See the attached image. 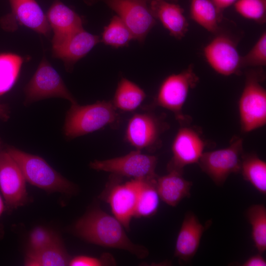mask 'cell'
I'll return each instance as SVG.
<instances>
[{
	"label": "cell",
	"mask_w": 266,
	"mask_h": 266,
	"mask_svg": "<svg viewBox=\"0 0 266 266\" xmlns=\"http://www.w3.org/2000/svg\"><path fill=\"white\" fill-rule=\"evenodd\" d=\"M191 19L208 32L215 33L222 18L220 10L211 0H191Z\"/></svg>",
	"instance_id": "cell-23"
},
{
	"label": "cell",
	"mask_w": 266,
	"mask_h": 266,
	"mask_svg": "<svg viewBox=\"0 0 266 266\" xmlns=\"http://www.w3.org/2000/svg\"><path fill=\"white\" fill-rule=\"evenodd\" d=\"M114 11L139 42L155 25L156 19L150 7L151 0H102Z\"/></svg>",
	"instance_id": "cell-8"
},
{
	"label": "cell",
	"mask_w": 266,
	"mask_h": 266,
	"mask_svg": "<svg viewBox=\"0 0 266 266\" xmlns=\"http://www.w3.org/2000/svg\"><path fill=\"white\" fill-rule=\"evenodd\" d=\"M115 260L109 254H104L101 258L87 256H77L70 260V266H102L115 264Z\"/></svg>",
	"instance_id": "cell-32"
},
{
	"label": "cell",
	"mask_w": 266,
	"mask_h": 266,
	"mask_svg": "<svg viewBox=\"0 0 266 266\" xmlns=\"http://www.w3.org/2000/svg\"><path fill=\"white\" fill-rule=\"evenodd\" d=\"M133 39L132 33L118 16H113L104 27L101 41L106 45L118 48L128 45Z\"/></svg>",
	"instance_id": "cell-28"
},
{
	"label": "cell",
	"mask_w": 266,
	"mask_h": 266,
	"mask_svg": "<svg viewBox=\"0 0 266 266\" xmlns=\"http://www.w3.org/2000/svg\"><path fill=\"white\" fill-rule=\"evenodd\" d=\"M205 146L204 139L196 129L182 126L172 141V157L167 165V171L183 173L186 166L198 163Z\"/></svg>",
	"instance_id": "cell-11"
},
{
	"label": "cell",
	"mask_w": 266,
	"mask_h": 266,
	"mask_svg": "<svg viewBox=\"0 0 266 266\" xmlns=\"http://www.w3.org/2000/svg\"><path fill=\"white\" fill-rule=\"evenodd\" d=\"M58 237L49 230L42 227H37L30 233V248L28 251L39 250L51 244Z\"/></svg>",
	"instance_id": "cell-31"
},
{
	"label": "cell",
	"mask_w": 266,
	"mask_h": 266,
	"mask_svg": "<svg viewBox=\"0 0 266 266\" xmlns=\"http://www.w3.org/2000/svg\"><path fill=\"white\" fill-rule=\"evenodd\" d=\"M166 0L169 2H174V3H176L177 1H178V0Z\"/></svg>",
	"instance_id": "cell-37"
},
{
	"label": "cell",
	"mask_w": 266,
	"mask_h": 266,
	"mask_svg": "<svg viewBox=\"0 0 266 266\" xmlns=\"http://www.w3.org/2000/svg\"><path fill=\"white\" fill-rule=\"evenodd\" d=\"M25 178L7 151L0 152V191L7 207L16 208L27 202Z\"/></svg>",
	"instance_id": "cell-12"
},
{
	"label": "cell",
	"mask_w": 266,
	"mask_h": 266,
	"mask_svg": "<svg viewBox=\"0 0 266 266\" xmlns=\"http://www.w3.org/2000/svg\"><path fill=\"white\" fill-rule=\"evenodd\" d=\"M9 0L13 13L21 23L40 33H48L47 19L35 0Z\"/></svg>",
	"instance_id": "cell-20"
},
{
	"label": "cell",
	"mask_w": 266,
	"mask_h": 266,
	"mask_svg": "<svg viewBox=\"0 0 266 266\" xmlns=\"http://www.w3.org/2000/svg\"><path fill=\"white\" fill-rule=\"evenodd\" d=\"M246 216L251 227V236L258 252L266 250V207L262 204L251 205Z\"/></svg>",
	"instance_id": "cell-26"
},
{
	"label": "cell",
	"mask_w": 266,
	"mask_h": 266,
	"mask_svg": "<svg viewBox=\"0 0 266 266\" xmlns=\"http://www.w3.org/2000/svg\"><path fill=\"white\" fill-rule=\"evenodd\" d=\"M25 95V104L52 97L66 99L71 104L77 102L58 72L46 61L40 63L26 86Z\"/></svg>",
	"instance_id": "cell-9"
},
{
	"label": "cell",
	"mask_w": 266,
	"mask_h": 266,
	"mask_svg": "<svg viewBox=\"0 0 266 266\" xmlns=\"http://www.w3.org/2000/svg\"><path fill=\"white\" fill-rule=\"evenodd\" d=\"M6 151L19 166L26 180L32 185L49 192L69 194L75 191L73 185L42 158L14 147Z\"/></svg>",
	"instance_id": "cell-3"
},
{
	"label": "cell",
	"mask_w": 266,
	"mask_h": 266,
	"mask_svg": "<svg viewBox=\"0 0 266 266\" xmlns=\"http://www.w3.org/2000/svg\"><path fill=\"white\" fill-rule=\"evenodd\" d=\"M47 19L54 33L53 44L82 28L79 15L60 1H55L51 6Z\"/></svg>",
	"instance_id": "cell-18"
},
{
	"label": "cell",
	"mask_w": 266,
	"mask_h": 266,
	"mask_svg": "<svg viewBox=\"0 0 266 266\" xmlns=\"http://www.w3.org/2000/svg\"><path fill=\"white\" fill-rule=\"evenodd\" d=\"M214 4L221 10L234 3L237 0H211Z\"/></svg>",
	"instance_id": "cell-34"
},
{
	"label": "cell",
	"mask_w": 266,
	"mask_h": 266,
	"mask_svg": "<svg viewBox=\"0 0 266 266\" xmlns=\"http://www.w3.org/2000/svg\"><path fill=\"white\" fill-rule=\"evenodd\" d=\"M100 37L86 31L83 27L53 44L55 55L69 65L84 57L97 43Z\"/></svg>",
	"instance_id": "cell-16"
},
{
	"label": "cell",
	"mask_w": 266,
	"mask_h": 266,
	"mask_svg": "<svg viewBox=\"0 0 266 266\" xmlns=\"http://www.w3.org/2000/svg\"><path fill=\"white\" fill-rule=\"evenodd\" d=\"M242 266H266V261L262 256V254L258 253L251 256L244 262Z\"/></svg>",
	"instance_id": "cell-33"
},
{
	"label": "cell",
	"mask_w": 266,
	"mask_h": 266,
	"mask_svg": "<svg viewBox=\"0 0 266 266\" xmlns=\"http://www.w3.org/2000/svg\"><path fill=\"white\" fill-rule=\"evenodd\" d=\"M203 52L209 66L219 74L229 76L240 73L241 56L229 37L217 36L205 46Z\"/></svg>",
	"instance_id": "cell-13"
},
{
	"label": "cell",
	"mask_w": 266,
	"mask_h": 266,
	"mask_svg": "<svg viewBox=\"0 0 266 266\" xmlns=\"http://www.w3.org/2000/svg\"><path fill=\"white\" fill-rule=\"evenodd\" d=\"M120 222L100 208L90 210L75 223L76 234L87 241L103 247L127 251L139 259L149 254L147 248L133 243Z\"/></svg>",
	"instance_id": "cell-1"
},
{
	"label": "cell",
	"mask_w": 266,
	"mask_h": 266,
	"mask_svg": "<svg viewBox=\"0 0 266 266\" xmlns=\"http://www.w3.org/2000/svg\"><path fill=\"white\" fill-rule=\"evenodd\" d=\"M266 65V33L264 32L252 49L241 56V66L261 67Z\"/></svg>",
	"instance_id": "cell-30"
},
{
	"label": "cell",
	"mask_w": 266,
	"mask_h": 266,
	"mask_svg": "<svg viewBox=\"0 0 266 266\" xmlns=\"http://www.w3.org/2000/svg\"><path fill=\"white\" fill-rule=\"evenodd\" d=\"M0 191V217L1 215L4 208V201L3 200V197H1Z\"/></svg>",
	"instance_id": "cell-36"
},
{
	"label": "cell",
	"mask_w": 266,
	"mask_h": 266,
	"mask_svg": "<svg viewBox=\"0 0 266 266\" xmlns=\"http://www.w3.org/2000/svg\"><path fill=\"white\" fill-rule=\"evenodd\" d=\"M205 230L194 212H187L177 237L174 256L184 262L191 261L198 251Z\"/></svg>",
	"instance_id": "cell-15"
},
{
	"label": "cell",
	"mask_w": 266,
	"mask_h": 266,
	"mask_svg": "<svg viewBox=\"0 0 266 266\" xmlns=\"http://www.w3.org/2000/svg\"><path fill=\"white\" fill-rule=\"evenodd\" d=\"M236 11L245 18L263 24L266 20V0H237Z\"/></svg>",
	"instance_id": "cell-29"
},
{
	"label": "cell",
	"mask_w": 266,
	"mask_h": 266,
	"mask_svg": "<svg viewBox=\"0 0 266 266\" xmlns=\"http://www.w3.org/2000/svg\"><path fill=\"white\" fill-rule=\"evenodd\" d=\"M143 179H133L124 184H116L108 191L106 200L114 216L127 231L135 206L138 191Z\"/></svg>",
	"instance_id": "cell-14"
},
{
	"label": "cell",
	"mask_w": 266,
	"mask_h": 266,
	"mask_svg": "<svg viewBox=\"0 0 266 266\" xmlns=\"http://www.w3.org/2000/svg\"><path fill=\"white\" fill-rule=\"evenodd\" d=\"M157 157L142 153L136 150L122 156L104 160H95L90 166L95 170L109 172L132 177L133 179H146L156 177Z\"/></svg>",
	"instance_id": "cell-7"
},
{
	"label": "cell",
	"mask_w": 266,
	"mask_h": 266,
	"mask_svg": "<svg viewBox=\"0 0 266 266\" xmlns=\"http://www.w3.org/2000/svg\"><path fill=\"white\" fill-rule=\"evenodd\" d=\"M116 110L111 100L85 105L71 104L66 115L64 133L73 139L112 125L119 120Z\"/></svg>",
	"instance_id": "cell-2"
},
{
	"label": "cell",
	"mask_w": 266,
	"mask_h": 266,
	"mask_svg": "<svg viewBox=\"0 0 266 266\" xmlns=\"http://www.w3.org/2000/svg\"><path fill=\"white\" fill-rule=\"evenodd\" d=\"M22 58L14 54H0V96L9 91L18 77Z\"/></svg>",
	"instance_id": "cell-27"
},
{
	"label": "cell",
	"mask_w": 266,
	"mask_h": 266,
	"mask_svg": "<svg viewBox=\"0 0 266 266\" xmlns=\"http://www.w3.org/2000/svg\"><path fill=\"white\" fill-rule=\"evenodd\" d=\"M199 81L192 65L180 73L169 75L161 83L155 98V104L171 111L182 126L185 125L188 118L183 114V107L190 90Z\"/></svg>",
	"instance_id": "cell-5"
},
{
	"label": "cell",
	"mask_w": 266,
	"mask_h": 266,
	"mask_svg": "<svg viewBox=\"0 0 266 266\" xmlns=\"http://www.w3.org/2000/svg\"><path fill=\"white\" fill-rule=\"evenodd\" d=\"M166 127L161 118L154 113H136L128 122L125 139L136 150H153L160 144L161 135Z\"/></svg>",
	"instance_id": "cell-10"
},
{
	"label": "cell",
	"mask_w": 266,
	"mask_h": 266,
	"mask_svg": "<svg viewBox=\"0 0 266 266\" xmlns=\"http://www.w3.org/2000/svg\"><path fill=\"white\" fill-rule=\"evenodd\" d=\"M9 110L8 107L3 104L0 103V118L7 119L9 117Z\"/></svg>",
	"instance_id": "cell-35"
},
{
	"label": "cell",
	"mask_w": 266,
	"mask_h": 266,
	"mask_svg": "<svg viewBox=\"0 0 266 266\" xmlns=\"http://www.w3.org/2000/svg\"><path fill=\"white\" fill-rule=\"evenodd\" d=\"M264 74L260 70L246 73L244 86L238 101L241 131L251 132L266 123V91L261 84Z\"/></svg>",
	"instance_id": "cell-4"
},
{
	"label": "cell",
	"mask_w": 266,
	"mask_h": 266,
	"mask_svg": "<svg viewBox=\"0 0 266 266\" xmlns=\"http://www.w3.org/2000/svg\"><path fill=\"white\" fill-rule=\"evenodd\" d=\"M150 7L156 19L161 22L171 36L178 39L185 36L189 23L179 5L165 0H151Z\"/></svg>",
	"instance_id": "cell-17"
},
{
	"label": "cell",
	"mask_w": 266,
	"mask_h": 266,
	"mask_svg": "<svg viewBox=\"0 0 266 266\" xmlns=\"http://www.w3.org/2000/svg\"><path fill=\"white\" fill-rule=\"evenodd\" d=\"M243 139L233 137L224 148L204 152L198 164L217 186H222L232 173L240 172L243 155Z\"/></svg>",
	"instance_id": "cell-6"
},
{
	"label": "cell",
	"mask_w": 266,
	"mask_h": 266,
	"mask_svg": "<svg viewBox=\"0 0 266 266\" xmlns=\"http://www.w3.org/2000/svg\"><path fill=\"white\" fill-rule=\"evenodd\" d=\"M240 172L243 179L263 195L266 194V163L255 153L243 154Z\"/></svg>",
	"instance_id": "cell-25"
},
{
	"label": "cell",
	"mask_w": 266,
	"mask_h": 266,
	"mask_svg": "<svg viewBox=\"0 0 266 266\" xmlns=\"http://www.w3.org/2000/svg\"><path fill=\"white\" fill-rule=\"evenodd\" d=\"M183 173L168 171L166 175L156 178V186L160 199L167 205L176 206L183 199L191 195L193 183L183 176Z\"/></svg>",
	"instance_id": "cell-19"
},
{
	"label": "cell",
	"mask_w": 266,
	"mask_h": 266,
	"mask_svg": "<svg viewBox=\"0 0 266 266\" xmlns=\"http://www.w3.org/2000/svg\"><path fill=\"white\" fill-rule=\"evenodd\" d=\"M146 98L144 91L126 78L119 82L111 102L117 109L133 111L137 109Z\"/></svg>",
	"instance_id": "cell-22"
},
{
	"label": "cell",
	"mask_w": 266,
	"mask_h": 266,
	"mask_svg": "<svg viewBox=\"0 0 266 266\" xmlns=\"http://www.w3.org/2000/svg\"><path fill=\"white\" fill-rule=\"evenodd\" d=\"M157 176L142 180L137 197L133 217H149L157 213L160 199L156 186Z\"/></svg>",
	"instance_id": "cell-24"
},
{
	"label": "cell",
	"mask_w": 266,
	"mask_h": 266,
	"mask_svg": "<svg viewBox=\"0 0 266 266\" xmlns=\"http://www.w3.org/2000/svg\"><path fill=\"white\" fill-rule=\"evenodd\" d=\"M70 259L58 237L48 246L36 251H28L24 264L28 266H64Z\"/></svg>",
	"instance_id": "cell-21"
}]
</instances>
